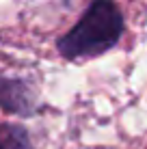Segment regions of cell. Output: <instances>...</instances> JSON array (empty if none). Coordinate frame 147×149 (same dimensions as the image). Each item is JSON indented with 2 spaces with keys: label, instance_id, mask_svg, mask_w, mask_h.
Returning a JSON list of instances; mask_svg holds the SVG:
<instances>
[{
  "label": "cell",
  "instance_id": "7a4b0ae2",
  "mask_svg": "<svg viewBox=\"0 0 147 149\" xmlns=\"http://www.w3.org/2000/svg\"><path fill=\"white\" fill-rule=\"evenodd\" d=\"M0 108L17 117H30L41 108L39 91L28 80L0 76Z\"/></svg>",
  "mask_w": 147,
  "mask_h": 149
},
{
  "label": "cell",
  "instance_id": "6da1fadb",
  "mask_svg": "<svg viewBox=\"0 0 147 149\" xmlns=\"http://www.w3.org/2000/svg\"><path fill=\"white\" fill-rule=\"evenodd\" d=\"M125 22L115 0H91L72 30L59 37L56 50L67 61L102 56L119 43Z\"/></svg>",
  "mask_w": 147,
  "mask_h": 149
},
{
  "label": "cell",
  "instance_id": "3957f363",
  "mask_svg": "<svg viewBox=\"0 0 147 149\" xmlns=\"http://www.w3.org/2000/svg\"><path fill=\"white\" fill-rule=\"evenodd\" d=\"M0 149H35V147L24 125L0 121Z\"/></svg>",
  "mask_w": 147,
  "mask_h": 149
}]
</instances>
